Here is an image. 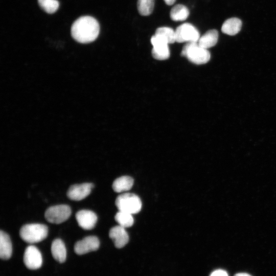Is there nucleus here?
Instances as JSON below:
<instances>
[{
    "label": "nucleus",
    "mask_w": 276,
    "mask_h": 276,
    "mask_svg": "<svg viewBox=\"0 0 276 276\" xmlns=\"http://www.w3.org/2000/svg\"><path fill=\"white\" fill-rule=\"evenodd\" d=\"M48 234V227L40 223L25 224L19 231L20 238L24 241L31 244L42 241L47 238Z\"/></svg>",
    "instance_id": "nucleus-2"
},
{
    "label": "nucleus",
    "mask_w": 276,
    "mask_h": 276,
    "mask_svg": "<svg viewBox=\"0 0 276 276\" xmlns=\"http://www.w3.org/2000/svg\"><path fill=\"white\" fill-rule=\"evenodd\" d=\"M100 26L98 21L90 16H83L76 20L71 27V35L82 43L91 42L98 37Z\"/></svg>",
    "instance_id": "nucleus-1"
},
{
    "label": "nucleus",
    "mask_w": 276,
    "mask_h": 276,
    "mask_svg": "<svg viewBox=\"0 0 276 276\" xmlns=\"http://www.w3.org/2000/svg\"><path fill=\"white\" fill-rule=\"evenodd\" d=\"M109 236L118 248L123 247L129 241V236L125 228L119 225L110 228Z\"/></svg>",
    "instance_id": "nucleus-12"
},
{
    "label": "nucleus",
    "mask_w": 276,
    "mask_h": 276,
    "mask_svg": "<svg viewBox=\"0 0 276 276\" xmlns=\"http://www.w3.org/2000/svg\"><path fill=\"white\" fill-rule=\"evenodd\" d=\"M155 34L164 38L169 44L176 41L175 31L171 28L159 27L156 30Z\"/></svg>",
    "instance_id": "nucleus-20"
},
{
    "label": "nucleus",
    "mask_w": 276,
    "mask_h": 276,
    "mask_svg": "<svg viewBox=\"0 0 276 276\" xmlns=\"http://www.w3.org/2000/svg\"><path fill=\"white\" fill-rule=\"evenodd\" d=\"M218 36V32L216 30H210L200 37L198 43L203 48L208 49L216 45Z\"/></svg>",
    "instance_id": "nucleus-16"
},
{
    "label": "nucleus",
    "mask_w": 276,
    "mask_h": 276,
    "mask_svg": "<svg viewBox=\"0 0 276 276\" xmlns=\"http://www.w3.org/2000/svg\"><path fill=\"white\" fill-rule=\"evenodd\" d=\"M210 276H228L227 273L224 270L218 269L214 271Z\"/></svg>",
    "instance_id": "nucleus-23"
},
{
    "label": "nucleus",
    "mask_w": 276,
    "mask_h": 276,
    "mask_svg": "<svg viewBox=\"0 0 276 276\" xmlns=\"http://www.w3.org/2000/svg\"><path fill=\"white\" fill-rule=\"evenodd\" d=\"M189 15V11L185 5L177 4L175 5L171 10L170 16L172 20L175 21H183Z\"/></svg>",
    "instance_id": "nucleus-18"
},
{
    "label": "nucleus",
    "mask_w": 276,
    "mask_h": 276,
    "mask_svg": "<svg viewBox=\"0 0 276 276\" xmlns=\"http://www.w3.org/2000/svg\"><path fill=\"white\" fill-rule=\"evenodd\" d=\"M71 214V208L66 204L49 207L45 212L46 220L52 223L60 224L66 221Z\"/></svg>",
    "instance_id": "nucleus-5"
},
{
    "label": "nucleus",
    "mask_w": 276,
    "mask_h": 276,
    "mask_svg": "<svg viewBox=\"0 0 276 276\" xmlns=\"http://www.w3.org/2000/svg\"><path fill=\"white\" fill-rule=\"evenodd\" d=\"M76 219L81 228L90 230L95 227L97 221V216L91 211L82 210L76 213Z\"/></svg>",
    "instance_id": "nucleus-11"
},
{
    "label": "nucleus",
    "mask_w": 276,
    "mask_h": 276,
    "mask_svg": "<svg viewBox=\"0 0 276 276\" xmlns=\"http://www.w3.org/2000/svg\"><path fill=\"white\" fill-rule=\"evenodd\" d=\"M133 178L128 176H122L116 179L112 183V189L117 193L127 191L130 190L133 185Z\"/></svg>",
    "instance_id": "nucleus-17"
},
{
    "label": "nucleus",
    "mask_w": 276,
    "mask_h": 276,
    "mask_svg": "<svg viewBox=\"0 0 276 276\" xmlns=\"http://www.w3.org/2000/svg\"><path fill=\"white\" fill-rule=\"evenodd\" d=\"M242 21L238 18L232 17L226 19L221 27L222 32L228 35L233 36L241 30Z\"/></svg>",
    "instance_id": "nucleus-15"
},
{
    "label": "nucleus",
    "mask_w": 276,
    "mask_h": 276,
    "mask_svg": "<svg viewBox=\"0 0 276 276\" xmlns=\"http://www.w3.org/2000/svg\"><path fill=\"white\" fill-rule=\"evenodd\" d=\"M175 31L176 42H198L200 34L198 30L191 24L184 23L179 26Z\"/></svg>",
    "instance_id": "nucleus-6"
},
{
    "label": "nucleus",
    "mask_w": 276,
    "mask_h": 276,
    "mask_svg": "<svg viewBox=\"0 0 276 276\" xmlns=\"http://www.w3.org/2000/svg\"><path fill=\"white\" fill-rule=\"evenodd\" d=\"M100 246V241L96 236H89L77 241L74 245V251L79 255L97 250Z\"/></svg>",
    "instance_id": "nucleus-9"
},
{
    "label": "nucleus",
    "mask_w": 276,
    "mask_h": 276,
    "mask_svg": "<svg viewBox=\"0 0 276 276\" xmlns=\"http://www.w3.org/2000/svg\"><path fill=\"white\" fill-rule=\"evenodd\" d=\"M181 55L196 64H205L211 58V54L208 49L200 47L198 42L187 43L183 47Z\"/></svg>",
    "instance_id": "nucleus-3"
},
{
    "label": "nucleus",
    "mask_w": 276,
    "mask_h": 276,
    "mask_svg": "<svg viewBox=\"0 0 276 276\" xmlns=\"http://www.w3.org/2000/svg\"><path fill=\"white\" fill-rule=\"evenodd\" d=\"M154 6V0H137V10L142 16H148L151 14L153 10Z\"/></svg>",
    "instance_id": "nucleus-21"
},
{
    "label": "nucleus",
    "mask_w": 276,
    "mask_h": 276,
    "mask_svg": "<svg viewBox=\"0 0 276 276\" xmlns=\"http://www.w3.org/2000/svg\"><path fill=\"white\" fill-rule=\"evenodd\" d=\"M12 252V243L9 236L3 231H0V257L3 260L10 258Z\"/></svg>",
    "instance_id": "nucleus-13"
},
{
    "label": "nucleus",
    "mask_w": 276,
    "mask_h": 276,
    "mask_svg": "<svg viewBox=\"0 0 276 276\" xmlns=\"http://www.w3.org/2000/svg\"><path fill=\"white\" fill-rule=\"evenodd\" d=\"M94 187L92 183L72 185L67 191V196L72 200L80 201L86 198Z\"/></svg>",
    "instance_id": "nucleus-10"
},
{
    "label": "nucleus",
    "mask_w": 276,
    "mask_h": 276,
    "mask_svg": "<svg viewBox=\"0 0 276 276\" xmlns=\"http://www.w3.org/2000/svg\"><path fill=\"white\" fill-rule=\"evenodd\" d=\"M51 252L53 258L59 263H63L66 258V249L60 239H56L52 243Z\"/></svg>",
    "instance_id": "nucleus-14"
},
{
    "label": "nucleus",
    "mask_w": 276,
    "mask_h": 276,
    "mask_svg": "<svg viewBox=\"0 0 276 276\" xmlns=\"http://www.w3.org/2000/svg\"><path fill=\"white\" fill-rule=\"evenodd\" d=\"M234 276H251V275L246 273L241 272V273H238L236 274Z\"/></svg>",
    "instance_id": "nucleus-25"
},
{
    "label": "nucleus",
    "mask_w": 276,
    "mask_h": 276,
    "mask_svg": "<svg viewBox=\"0 0 276 276\" xmlns=\"http://www.w3.org/2000/svg\"><path fill=\"white\" fill-rule=\"evenodd\" d=\"M165 3L168 5H173L176 1V0H164Z\"/></svg>",
    "instance_id": "nucleus-24"
},
{
    "label": "nucleus",
    "mask_w": 276,
    "mask_h": 276,
    "mask_svg": "<svg viewBox=\"0 0 276 276\" xmlns=\"http://www.w3.org/2000/svg\"><path fill=\"white\" fill-rule=\"evenodd\" d=\"M151 43L153 45L152 55L158 60H164L170 57V50L168 42L162 37L154 34L151 38Z\"/></svg>",
    "instance_id": "nucleus-7"
},
{
    "label": "nucleus",
    "mask_w": 276,
    "mask_h": 276,
    "mask_svg": "<svg viewBox=\"0 0 276 276\" xmlns=\"http://www.w3.org/2000/svg\"><path fill=\"white\" fill-rule=\"evenodd\" d=\"M40 7L47 13L52 14L58 9L59 3L57 0H38Z\"/></svg>",
    "instance_id": "nucleus-22"
},
{
    "label": "nucleus",
    "mask_w": 276,
    "mask_h": 276,
    "mask_svg": "<svg viewBox=\"0 0 276 276\" xmlns=\"http://www.w3.org/2000/svg\"><path fill=\"white\" fill-rule=\"evenodd\" d=\"M115 204L119 211L131 214L139 213L142 208V202L140 197L130 193H123L119 195L116 199Z\"/></svg>",
    "instance_id": "nucleus-4"
},
{
    "label": "nucleus",
    "mask_w": 276,
    "mask_h": 276,
    "mask_svg": "<svg viewBox=\"0 0 276 276\" xmlns=\"http://www.w3.org/2000/svg\"><path fill=\"white\" fill-rule=\"evenodd\" d=\"M24 262L28 269L39 268L42 264V258L39 249L35 246H28L24 252Z\"/></svg>",
    "instance_id": "nucleus-8"
},
{
    "label": "nucleus",
    "mask_w": 276,
    "mask_h": 276,
    "mask_svg": "<svg viewBox=\"0 0 276 276\" xmlns=\"http://www.w3.org/2000/svg\"><path fill=\"white\" fill-rule=\"evenodd\" d=\"M114 219L119 225L124 228L131 226L134 223L132 214L124 211H119Z\"/></svg>",
    "instance_id": "nucleus-19"
}]
</instances>
